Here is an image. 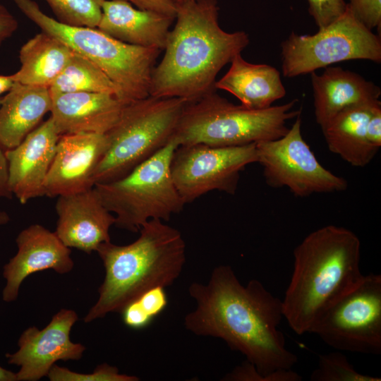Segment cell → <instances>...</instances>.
Masks as SVG:
<instances>
[{
  "label": "cell",
  "instance_id": "32",
  "mask_svg": "<svg viewBox=\"0 0 381 381\" xmlns=\"http://www.w3.org/2000/svg\"><path fill=\"white\" fill-rule=\"evenodd\" d=\"M366 137L368 142L379 150L381 147V103L375 105L366 124Z\"/></svg>",
  "mask_w": 381,
  "mask_h": 381
},
{
  "label": "cell",
  "instance_id": "28",
  "mask_svg": "<svg viewBox=\"0 0 381 381\" xmlns=\"http://www.w3.org/2000/svg\"><path fill=\"white\" fill-rule=\"evenodd\" d=\"M311 381H380V377L358 372L341 352H331L319 356L318 368L310 377Z\"/></svg>",
  "mask_w": 381,
  "mask_h": 381
},
{
  "label": "cell",
  "instance_id": "34",
  "mask_svg": "<svg viewBox=\"0 0 381 381\" xmlns=\"http://www.w3.org/2000/svg\"><path fill=\"white\" fill-rule=\"evenodd\" d=\"M18 28L16 17L3 4H0V46L11 37Z\"/></svg>",
  "mask_w": 381,
  "mask_h": 381
},
{
  "label": "cell",
  "instance_id": "37",
  "mask_svg": "<svg viewBox=\"0 0 381 381\" xmlns=\"http://www.w3.org/2000/svg\"><path fill=\"white\" fill-rule=\"evenodd\" d=\"M0 381H17L16 373L0 365Z\"/></svg>",
  "mask_w": 381,
  "mask_h": 381
},
{
  "label": "cell",
  "instance_id": "19",
  "mask_svg": "<svg viewBox=\"0 0 381 381\" xmlns=\"http://www.w3.org/2000/svg\"><path fill=\"white\" fill-rule=\"evenodd\" d=\"M174 16L134 8L126 0H104L97 28L124 43L164 50Z\"/></svg>",
  "mask_w": 381,
  "mask_h": 381
},
{
  "label": "cell",
  "instance_id": "9",
  "mask_svg": "<svg viewBox=\"0 0 381 381\" xmlns=\"http://www.w3.org/2000/svg\"><path fill=\"white\" fill-rule=\"evenodd\" d=\"M282 74L294 78L349 60L381 62V38L349 8L314 35L291 32L281 43Z\"/></svg>",
  "mask_w": 381,
  "mask_h": 381
},
{
  "label": "cell",
  "instance_id": "2",
  "mask_svg": "<svg viewBox=\"0 0 381 381\" xmlns=\"http://www.w3.org/2000/svg\"><path fill=\"white\" fill-rule=\"evenodd\" d=\"M218 11L217 0L176 4V23L153 69L150 96L192 102L215 91L218 73L250 42L245 31L224 30Z\"/></svg>",
  "mask_w": 381,
  "mask_h": 381
},
{
  "label": "cell",
  "instance_id": "29",
  "mask_svg": "<svg viewBox=\"0 0 381 381\" xmlns=\"http://www.w3.org/2000/svg\"><path fill=\"white\" fill-rule=\"evenodd\" d=\"M47 377L51 381H138L135 376L121 374L119 369L107 363L98 365L92 373L73 372L54 364Z\"/></svg>",
  "mask_w": 381,
  "mask_h": 381
},
{
  "label": "cell",
  "instance_id": "13",
  "mask_svg": "<svg viewBox=\"0 0 381 381\" xmlns=\"http://www.w3.org/2000/svg\"><path fill=\"white\" fill-rule=\"evenodd\" d=\"M78 320L73 310L61 309L42 329L32 326L23 332L18 350L5 355L8 364L20 368L16 373L17 381H37L47 377L57 361L82 358L85 346L70 338L72 327Z\"/></svg>",
  "mask_w": 381,
  "mask_h": 381
},
{
  "label": "cell",
  "instance_id": "14",
  "mask_svg": "<svg viewBox=\"0 0 381 381\" xmlns=\"http://www.w3.org/2000/svg\"><path fill=\"white\" fill-rule=\"evenodd\" d=\"M107 145L106 133L61 135L44 183V195L58 197L92 188L95 170Z\"/></svg>",
  "mask_w": 381,
  "mask_h": 381
},
{
  "label": "cell",
  "instance_id": "30",
  "mask_svg": "<svg viewBox=\"0 0 381 381\" xmlns=\"http://www.w3.org/2000/svg\"><path fill=\"white\" fill-rule=\"evenodd\" d=\"M308 12L319 29L325 28L346 10L344 0H308Z\"/></svg>",
  "mask_w": 381,
  "mask_h": 381
},
{
  "label": "cell",
  "instance_id": "3",
  "mask_svg": "<svg viewBox=\"0 0 381 381\" xmlns=\"http://www.w3.org/2000/svg\"><path fill=\"white\" fill-rule=\"evenodd\" d=\"M294 258L282 300L283 315L291 329L302 335L363 278L361 241L348 229L327 225L307 235L295 248Z\"/></svg>",
  "mask_w": 381,
  "mask_h": 381
},
{
  "label": "cell",
  "instance_id": "6",
  "mask_svg": "<svg viewBox=\"0 0 381 381\" xmlns=\"http://www.w3.org/2000/svg\"><path fill=\"white\" fill-rule=\"evenodd\" d=\"M42 31L97 66L116 85L125 104L150 95L153 69L161 50L128 44L97 28L71 26L45 14L33 0H12Z\"/></svg>",
  "mask_w": 381,
  "mask_h": 381
},
{
  "label": "cell",
  "instance_id": "39",
  "mask_svg": "<svg viewBox=\"0 0 381 381\" xmlns=\"http://www.w3.org/2000/svg\"><path fill=\"white\" fill-rule=\"evenodd\" d=\"M175 4H179V3H182V2H184V1H190V0H173Z\"/></svg>",
  "mask_w": 381,
  "mask_h": 381
},
{
  "label": "cell",
  "instance_id": "36",
  "mask_svg": "<svg viewBox=\"0 0 381 381\" xmlns=\"http://www.w3.org/2000/svg\"><path fill=\"white\" fill-rule=\"evenodd\" d=\"M14 84L11 75H0V95L4 92H8Z\"/></svg>",
  "mask_w": 381,
  "mask_h": 381
},
{
  "label": "cell",
  "instance_id": "20",
  "mask_svg": "<svg viewBox=\"0 0 381 381\" xmlns=\"http://www.w3.org/2000/svg\"><path fill=\"white\" fill-rule=\"evenodd\" d=\"M310 73L316 123L322 129L338 113L353 105L380 100L381 90L372 81L340 66Z\"/></svg>",
  "mask_w": 381,
  "mask_h": 381
},
{
  "label": "cell",
  "instance_id": "15",
  "mask_svg": "<svg viewBox=\"0 0 381 381\" xmlns=\"http://www.w3.org/2000/svg\"><path fill=\"white\" fill-rule=\"evenodd\" d=\"M16 254L3 267L6 280L2 300L11 303L18 298L23 282L30 274L47 270L59 274L70 272L74 266L71 249L55 232L35 224L22 230L16 237Z\"/></svg>",
  "mask_w": 381,
  "mask_h": 381
},
{
  "label": "cell",
  "instance_id": "27",
  "mask_svg": "<svg viewBox=\"0 0 381 381\" xmlns=\"http://www.w3.org/2000/svg\"><path fill=\"white\" fill-rule=\"evenodd\" d=\"M57 20L71 26L97 28L104 0H44Z\"/></svg>",
  "mask_w": 381,
  "mask_h": 381
},
{
  "label": "cell",
  "instance_id": "1",
  "mask_svg": "<svg viewBox=\"0 0 381 381\" xmlns=\"http://www.w3.org/2000/svg\"><path fill=\"white\" fill-rule=\"evenodd\" d=\"M188 291L196 308L185 316L186 329L222 339L243 354L265 381L301 380L291 370L297 356L286 349L278 329L284 318L282 301L260 281L243 286L231 267L219 265L207 284L193 283Z\"/></svg>",
  "mask_w": 381,
  "mask_h": 381
},
{
  "label": "cell",
  "instance_id": "10",
  "mask_svg": "<svg viewBox=\"0 0 381 381\" xmlns=\"http://www.w3.org/2000/svg\"><path fill=\"white\" fill-rule=\"evenodd\" d=\"M309 333L337 351L381 354V276L364 275L333 303Z\"/></svg>",
  "mask_w": 381,
  "mask_h": 381
},
{
  "label": "cell",
  "instance_id": "4",
  "mask_svg": "<svg viewBox=\"0 0 381 381\" xmlns=\"http://www.w3.org/2000/svg\"><path fill=\"white\" fill-rule=\"evenodd\" d=\"M139 231V237L128 245L109 241L97 248L105 276L85 322L119 313L144 291L170 286L179 277L186 262V243L181 232L159 219L147 221Z\"/></svg>",
  "mask_w": 381,
  "mask_h": 381
},
{
  "label": "cell",
  "instance_id": "24",
  "mask_svg": "<svg viewBox=\"0 0 381 381\" xmlns=\"http://www.w3.org/2000/svg\"><path fill=\"white\" fill-rule=\"evenodd\" d=\"M73 51L52 35L42 31L19 51L20 67L11 75L23 85L49 87L68 62Z\"/></svg>",
  "mask_w": 381,
  "mask_h": 381
},
{
  "label": "cell",
  "instance_id": "26",
  "mask_svg": "<svg viewBox=\"0 0 381 381\" xmlns=\"http://www.w3.org/2000/svg\"><path fill=\"white\" fill-rule=\"evenodd\" d=\"M164 288L150 289L129 301L119 311L123 323L129 328L146 327L167 306Z\"/></svg>",
  "mask_w": 381,
  "mask_h": 381
},
{
  "label": "cell",
  "instance_id": "11",
  "mask_svg": "<svg viewBox=\"0 0 381 381\" xmlns=\"http://www.w3.org/2000/svg\"><path fill=\"white\" fill-rule=\"evenodd\" d=\"M258 161L267 184L287 188L296 197L346 190L347 181L317 159L301 133V115L279 138L255 144Z\"/></svg>",
  "mask_w": 381,
  "mask_h": 381
},
{
  "label": "cell",
  "instance_id": "16",
  "mask_svg": "<svg viewBox=\"0 0 381 381\" xmlns=\"http://www.w3.org/2000/svg\"><path fill=\"white\" fill-rule=\"evenodd\" d=\"M58 216L54 231L69 248L87 254L110 241L109 229L115 217L102 203L93 187L89 190L58 196Z\"/></svg>",
  "mask_w": 381,
  "mask_h": 381
},
{
  "label": "cell",
  "instance_id": "23",
  "mask_svg": "<svg viewBox=\"0 0 381 381\" xmlns=\"http://www.w3.org/2000/svg\"><path fill=\"white\" fill-rule=\"evenodd\" d=\"M380 100L349 107L338 113L322 131L329 151L353 167H364L376 155L366 137V124L373 108Z\"/></svg>",
  "mask_w": 381,
  "mask_h": 381
},
{
  "label": "cell",
  "instance_id": "31",
  "mask_svg": "<svg viewBox=\"0 0 381 381\" xmlns=\"http://www.w3.org/2000/svg\"><path fill=\"white\" fill-rule=\"evenodd\" d=\"M349 8L367 28H377L380 35L381 0H350Z\"/></svg>",
  "mask_w": 381,
  "mask_h": 381
},
{
  "label": "cell",
  "instance_id": "25",
  "mask_svg": "<svg viewBox=\"0 0 381 381\" xmlns=\"http://www.w3.org/2000/svg\"><path fill=\"white\" fill-rule=\"evenodd\" d=\"M48 88L51 95L87 92L119 96L117 87L107 75L92 61L74 52Z\"/></svg>",
  "mask_w": 381,
  "mask_h": 381
},
{
  "label": "cell",
  "instance_id": "18",
  "mask_svg": "<svg viewBox=\"0 0 381 381\" xmlns=\"http://www.w3.org/2000/svg\"><path fill=\"white\" fill-rule=\"evenodd\" d=\"M52 95L51 119L59 134L107 133L126 104L116 95L76 92Z\"/></svg>",
  "mask_w": 381,
  "mask_h": 381
},
{
  "label": "cell",
  "instance_id": "17",
  "mask_svg": "<svg viewBox=\"0 0 381 381\" xmlns=\"http://www.w3.org/2000/svg\"><path fill=\"white\" fill-rule=\"evenodd\" d=\"M59 136L49 117L16 147L5 150L10 189L21 204L44 196V183Z\"/></svg>",
  "mask_w": 381,
  "mask_h": 381
},
{
  "label": "cell",
  "instance_id": "12",
  "mask_svg": "<svg viewBox=\"0 0 381 381\" xmlns=\"http://www.w3.org/2000/svg\"><path fill=\"white\" fill-rule=\"evenodd\" d=\"M257 161L255 143L230 147L181 145L173 154L171 172L186 204L212 190L235 194L241 171Z\"/></svg>",
  "mask_w": 381,
  "mask_h": 381
},
{
  "label": "cell",
  "instance_id": "38",
  "mask_svg": "<svg viewBox=\"0 0 381 381\" xmlns=\"http://www.w3.org/2000/svg\"><path fill=\"white\" fill-rule=\"evenodd\" d=\"M11 218L8 212L0 210V226L8 224Z\"/></svg>",
  "mask_w": 381,
  "mask_h": 381
},
{
  "label": "cell",
  "instance_id": "40",
  "mask_svg": "<svg viewBox=\"0 0 381 381\" xmlns=\"http://www.w3.org/2000/svg\"><path fill=\"white\" fill-rule=\"evenodd\" d=\"M2 97H0V104L1 103Z\"/></svg>",
  "mask_w": 381,
  "mask_h": 381
},
{
  "label": "cell",
  "instance_id": "33",
  "mask_svg": "<svg viewBox=\"0 0 381 381\" xmlns=\"http://www.w3.org/2000/svg\"><path fill=\"white\" fill-rule=\"evenodd\" d=\"M143 10H150L176 17V4L173 0H126Z\"/></svg>",
  "mask_w": 381,
  "mask_h": 381
},
{
  "label": "cell",
  "instance_id": "35",
  "mask_svg": "<svg viewBox=\"0 0 381 381\" xmlns=\"http://www.w3.org/2000/svg\"><path fill=\"white\" fill-rule=\"evenodd\" d=\"M8 180V162L5 155V150L0 145V198H11Z\"/></svg>",
  "mask_w": 381,
  "mask_h": 381
},
{
  "label": "cell",
  "instance_id": "21",
  "mask_svg": "<svg viewBox=\"0 0 381 381\" xmlns=\"http://www.w3.org/2000/svg\"><path fill=\"white\" fill-rule=\"evenodd\" d=\"M51 107L48 87L14 82L0 104V145L5 150L16 147L39 126Z\"/></svg>",
  "mask_w": 381,
  "mask_h": 381
},
{
  "label": "cell",
  "instance_id": "7",
  "mask_svg": "<svg viewBox=\"0 0 381 381\" xmlns=\"http://www.w3.org/2000/svg\"><path fill=\"white\" fill-rule=\"evenodd\" d=\"M188 103L182 98L149 95L126 104L106 133L107 148L95 170V184L123 177L164 147Z\"/></svg>",
  "mask_w": 381,
  "mask_h": 381
},
{
  "label": "cell",
  "instance_id": "22",
  "mask_svg": "<svg viewBox=\"0 0 381 381\" xmlns=\"http://www.w3.org/2000/svg\"><path fill=\"white\" fill-rule=\"evenodd\" d=\"M230 64L228 71L214 86L235 96L241 105L263 109L286 95L280 72L274 67L250 63L241 54H236Z\"/></svg>",
  "mask_w": 381,
  "mask_h": 381
},
{
  "label": "cell",
  "instance_id": "8",
  "mask_svg": "<svg viewBox=\"0 0 381 381\" xmlns=\"http://www.w3.org/2000/svg\"><path fill=\"white\" fill-rule=\"evenodd\" d=\"M178 143L172 138L164 147L123 177L94 186L105 207L114 214V225L138 231L151 219L169 221L185 202L172 179L171 162Z\"/></svg>",
  "mask_w": 381,
  "mask_h": 381
},
{
  "label": "cell",
  "instance_id": "5",
  "mask_svg": "<svg viewBox=\"0 0 381 381\" xmlns=\"http://www.w3.org/2000/svg\"><path fill=\"white\" fill-rule=\"evenodd\" d=\"M297 102L294 99L282 105L252 109L236 105L214 91L186 104L173 138L179 146L216 147L275 140L288 131L289 120L301 115V108L294 109Z\"/></svg>",
  "mask_w": 381,
  "mask_h": 381
}]
</instances>
